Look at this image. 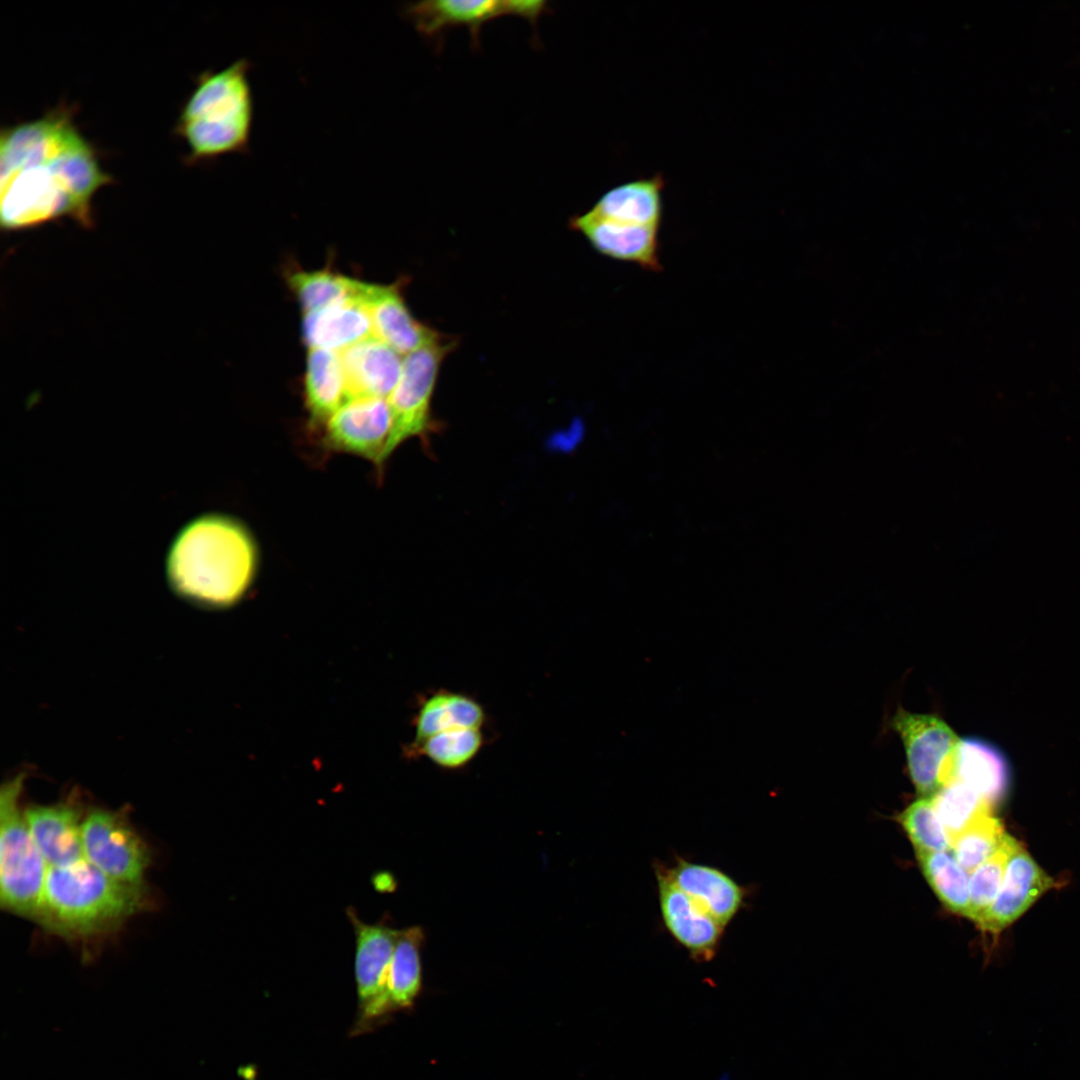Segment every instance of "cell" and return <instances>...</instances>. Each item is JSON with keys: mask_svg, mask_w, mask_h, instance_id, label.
Wrapping results in <instances>:
<instances>
[{"mask_svg": "<svg viewBox=\"0 0 1080 1080\" xmlns=\"http://www.w3.org/2000/svg\"><path fill=\"white\" fill-rule=\"evenodd\" d=\"M0 221L6 231L68 217L94 225L92 199L113 182L96 151L60 106L0 135Z\"/></svg>", "mask_w": 1080, "mask_h": 1080, "instance_id": "obj_1", "label": "cell"}, {"mask_svg": "<svg viewBox=\"0 0 1080 1080\" xmlns=\"http://www.w3.org/2000/svg\"><path fill=\"white\" fill-rule=\"evenodd\" d=\"M570 225L603 256L636 264L652 272L662 270L660 227L616 222L599 217L591 211L575 216Z\"/></svg>", "mask_w": 1080, "mask_h": 1080, "instance_id": "obj_14", "label": "cell"}, {"mask_svg": "<svg viewBox=\"0 0 1080 1080\" xmlns=\"http://www.w3.org/2000/svg\"><path fill=\"white\" fill-rule=\"evenodd\" d=\"M1009 780L1008 761L995 745L979 738H965L959 740L944 785L963 782L994 806L1005 796Z\"/></svg>", "mask_w": 1080, "mask_h": 1080, "instance_id": "obj_19", "label": "cell"}, {"mask_svg": "<svg viewBox=\"0 0 1080 1080\" xmlns=\"http://www.w3.org/2000/svg\"><path fill=\"white\" fill-rule=\"evenodd\" d=\"M287 280L303 314L348 299L360 300L366 285V282L330 270H296Z\"/></svg>", "mask_w": 1080, "mask_h": 1080, "instance_id": "obj_26", "label": "cell"}, {"mask_svg": "<svg viewBox=\"0 0 1080 1080\" xmlns=\"http://www.w3.org/2000/svg\"><path fill=\"white\" fill-rule=\"evenodd\" d=\"M456 340L442 335L403 358L402 372L388 397L392 429L386 450L388 461L406 441L418 438L426 442L436 431L431 403L438 373L443 360L455 349Z\"/></svg>", "mask_w": 1080, "mask_h": 1080, "instance_id": "obj_6", "label": "cell"}, {"mask_svg": "<svg viewBox=\"0 0 1080 1080\" xmlns=\"http://www.w3.org/2000/svg\"><path fill=\"white\" fill-rule=\"evenodd\" d=\"M664 186L660 174L631 180L605 192L589 211L616 222L660 227Z\"/></svg>", "mask_w": 1080, "mask_h": 1080, "instance_id": "obj_23", "label": "cell"}, {"mask_svg": "<svg viewBox=\"0 0 1080 1080\" xmlns=\"http://www.w3.org/2000/svg\"><path fill=\"white\" fill-rule=\"evenodd\" d=\"M85 812L82 801L71 795L48 805H31L25 817L48 867L67 866L84 858L82 823Z\"/></svg>", "mask_w": 1080, "mask_h": 1080, "instance_id": "obj_15", "label": "cell"}, {"mask_svg": "<svg viewBox=\"0 0 1080 1080\" xmlns=\"http://www.w3.org/2000/svg\"><path fill=\"white\" fill-rule=\"evenodd\" d=\"M26 777L19 772L0 789V901L7 911L36 921L49 867L21 808Z\"/></svg>", "mask_w": 1080, "mask_h": 1080, "instance_id": "obj_5", "label": "cell"}, {"mask_svg": "<svg viewBox=\"0 0 1080 1080\" xmlns=\"http://www.w3.org/2000/svg\"><path fill=\"white\" fill-rule=\"evenodd\" d=\"M423 930L409 927L399 930L386 980L389 1010L410 1006L421 988V948Z\"/></svg>", "mask_w": 1080, "mask_h": 1080, "instance_id": "obj_24", "label": "cell"}, {"mask_svg": "<svg viewBox=\"0 0 1080 1080\" xmlns=\"http://www.w3.org/2000/svg\"><path fill=\"white\" fill-rule=\"evenodd\" d=\"M349 400L388 399L396 387L404 356L375 337L339 352Z\"/></svg>", "mask_w": 1080, "mask_h": 1080, "instance_id": "obj_17", "label": "cell"}, {"mask_svg": "<svg viewBox=\"0 0 1080 1080\" xmlns=\"http://www.w3.org/2000/svg\"><path fill=\"white\" fill-rule=\"evenodd\" d=\"M249 71L241 58L199 77L176 126L191 161L248 151L254 109Z\"/></svg>", "mask_w": 1080, "mask_h": 1080, "instance_id": "obj_4", "label": "cell"}, {"mask_svg": "<svg viewBox=\"0 0 1080 1080\" xmlns=\"http://www.w3.org/2000/svg\"><path fill=\"white\" fill-rule=\"evenodd\" d=\"M1056 884L1016 840L1010 852L999 892L976 923L984 932L998 934L1015 922Z\"/></svg>", "mask_w": 1080, "mask_h": 1080, "instance_id": "obj_13", "label": "cell"}, {"mask_svg": "<svg viewBox=\"0 0 1080 1080\" xmlns=\"http://www.w3.org/2000/svg\"><path fill=\"white\" fill-rule=\"evenodd\" d=\"M391 429L388 399L360 398L346 403L315 432L322 450L363 458L382 477Z\"/></svg>", "mask_w": 1080, "mask_h": 1080, "instance_id": "obj_8", "label": "cell"}, {"mask_svg": "<svg viewBox=\"0 0 1080 1080\" xmlns=\"http://www.w3.org/2000/svg\"><path fill=\"white\" fill-rule=\"evenodd\" d=\"M1006 835L1001 821L989 813L977 819L952 841L951 852L957 862L972 873L999 850Z\"/></svg>", "mask_w": 1080, "mask_h": 1080, "instance_id": "obj_29", "label": "cell"}, {"mask_svg": "<svg viewBox=\"0 0 1080 1080\" xmlns=\"http://www.w3.org/2000/svg\"><path fill=\"white\" fill-rule=\"evenodd\" d=\"M485 728H457L442 731L418 744L409 743L408 759L425 758L444 770L468 766L488 743Z\"/></svg>", "mask_w": 1080, "mask_h": 1080, "instance_id": "obj_25", "label": "cell"}, {"mask_svg": "<svg viewBox=\"0 0 1080 1080\" xmlns=\"http://www.w3.org/2000/svg\"><path fill=\"white\" fill-rule=\"evenodd\" d=\"M931 799L950 844L977 819L993 811L991 803L960 781L942 786Z\"/></svg>", "mask_w": 1080, "mask_h": 1080, "instance_id": "obj_28", "label": "cell"}, {"mask_svg": "<svg viewBox=\"0 0 1080 1080\" xmlns=\"http://www.w3.org/2000/svg\"><path fill=\"white\" fill-rule=\"evenodd\" d=\"M898 820L912 841L915 851H951L950 841L931 797H922L913 802L899 815Z\"/></svg>", "mask_w": 1080, "mask_h": 1080, "instance_id": "obj_31", "label": "cell"}, {"mask_svg": "<svg viewBox=\"0 0 1080 1080\" xmlns=\"http://www.w3.org/2000/svg\"><path fill=\"white\" fill-rule=\"evenodd\" d=\"M901 737L909 773L922 797L933 796L942 787V776L959 739L940 718L931 714L900 710L893 720Z\"/></svg>", "mask_w": 1080, "mask_h": 1080, "instance_id": "obj_9", "label": "cell"}, {"mask_svg": "<svg viewBox=\"0 0 1080 1080\" xmlns=\"http://www.w3.org/2000/svg\"><path fill=\"white\" fill-rule=\"evenodd\" d=\"M509 15L525 18L535 26L538 18L548 10L547 2L540 0L507 1Z\"/></svg>", "mask_w": 1080, "mask_h": 1080, "instance_id": "obj_32", "label": "cell"}, {"mask_svg": "<svg viewBox=\"0 0 1080 1080\" xmlns=\"http://www.w3.org/2000/svg\"><path fill=\"white\" fill-rule=\"evenodd\" d=\"M303 392L309 428L315 432L350 401L338 352L308 349Z\"/></svg>", "mask_w": 1080, "mask_h": 1080, "instance_id": "obj_22", "label": "cell"}, {"mask_svg": "<svg viewBox=\"0 0 1080 1080\" xmlns=\"http://www.w3.org/2000/svg\"><path fill=\"white\" fill-rule=\"evenodd\" d=\"M405 14L416 30L440 47L446 29L466 26L474 48L480 46L481 27L488 21L508 15L506 1L430 0L411 4Z\"/></svg>", "mask_w": 1080, "mask_h": 1080, "instance_id": "obj_18", "label": "cell"}, {"mask_svg": "<svg viewBox=\"0 0 1080 1080\" xmlns=\"http://www.w3.org/2000/svg\"><path fill=\"white\" fill-rule=\"evenodd\" d=\"M392 876L388 873H380L375 875L374 886L378 890L386 891L392 888Z\"/></svg>", "mask_w": 1080, "mask_h": 1080, "instance_id": "obj_33", "label": "cell"}, {"mask_svg": "<svg viewBox=\"0 0 1080 1080\" xmlns=\"http://www.w3.org/2000/svg\"><path fill=\"white\" fill-rule=\"evenodd\" d=\"M361 302L369 314L373 337L403 356L443 335L412 316L397 285L367 283Z\"/></svg>", "mask_w": 1080, "mask_h": 1080, "instance_id": "obj_16", "label": "cell"}, {"mask_svg": "<svg viewBox=\"0 0 1080 1080\" xmlns=\"http://www.w3.org/2000/svg\"><path fill=\"white\" fill-rule=\"evenodd\" d=\"M1015 841L1007 834L999 850L971 873L966 917L975 923L985 914L999 892Z\"/></svg>", "mask_w": 1080, "mask_h": 1080, "instance_id": "obj_30", "label": "cell"}, {"mask_svg": "<svg viewBox=\"0 0 1080 1080\" xmlns=\"http://www.w3.org/2000/svg\"><path fill=\"white\" fill-rule=\"evenodd\" d=\"M672 881L725 929L747 906L752 887L737 882L719 867L692 862L679 855L666 864Z\"/></svg>", "mask_w": 1080, "mask_h": 1080, "instance_id": "obj_12", "label": "cell"}, {"mask_svg": "<svg viewBox=\"0 0 1080 1080\" xmlns=\"http://www.w3.org/2000/svg\"><path fill=\"white\" fill-rule=\"evenodd\" d=\"M302 332L308 349L338 353L373 336L369 314L359 299L344 300L303 314Z\"/></svg>", "mask_w": 1080, "mask_h": 1080, "instance_id": "obj_20", "label": "cell"}, {"mask_svg": "<svg viewBox=\"0 0 1080 1080\" xmlns=\"http://www.w3.org/2000/svg\"><path fill=\"white\" fill-rule=\"evenodd\" d=\"M652 866L664 928L693 961H712L719 952L726 929L678 888L665 863L655 860Z\"/></svg>", "mask_w": 1080, "mask_h": 1080, "instance_id": "obj_10", "label": "cell"}, {"mask_svg": "<svg viewBox=\"0 0 1080 1080\" xmlns=\"http://www.w3.org/2000/svg\"><path fill=\"white\" fill-rule=\"evenodd\" d=\"M414 739L418 744L442 731L457 728H485L488 715L473 696L445 688L422 695L413 717Z\"/></svg>", "mask_w": 1080, "mask_h": 1080, "instance_id": "obj_21", "label": "cell"}, {"mask_svg": "<svg viewBox=\"0 0 1080 1080\" xmlns=\"http://www.w3.org/2000/svg\"><path fill=\"white\" fill-rule=\"evenodd\" d=\"M84 858L119 882L146 886L151 852L127 814L103 808L87 811L82 823Z\"/></svg>", "mask_w": 1080, "mask_h": 1080, "instance_id": "obj_7", "label": "cell"}, {"mask_svg": "<svg viewBox=\"0 0 1080 1080\" xmlns=\"http://www.w3.org/2000/svg\"><path fill=\"white\" fill-rule=\"evenodd\" d=\"M261 550L250 527L236 516L211 512L188 521L165 559L170 589L192 604L213 609L239 603L254 585Z\"/></svg>", "mask_w": 1080, "mask_h": 1080, "instance_id": "obj_2", "label": "cell"}, {"mask_svg": "<svg viewBox=\"0 0 1080 1080\" xmlns=\"http://www.w3.org/2000/svg\"><path fill=\"white\" fill-rule=\"evenodd\" d=\"M920 868L940 901L966 917L969 907L968 872L949 852L916 851Z\"/></svg>", "mask_w": 1080, "mask_h": 1080, "instance_id": "obj_27", "label": "cell"}, {"mask_svg": "<svg viewBox=\"0 0 1080 1080\" xmlns=\"http://www.w3.org/2000/svg\"><path fill=\"white\" fill-rule=\"evenodd\" d=\"M355 935V980L364 1020H374L389 1011L386 980L399 930L384 922L367 924L356 911L346 910Z\"/></svg>", "mask_w": 1080, "mask_h": 1080, "instance_id": "obj_11", "label": "cell"}, {"mask_svg": "<svg viewBox=\"0 0 1080 1080\" xmlns=\"http://www.w3.org/2000/svg\"><path fill=\"white\" fill-rule=\"evenodd\" d=\"M147 886L119 882L87 860L50 867L37 922L70 940H87L120 928L149 905Z\"/></svg>", "mask_w": 1080, "mask_h": 1080, "instance_id": "obj_3", "label": "cell"}]
</instances>
